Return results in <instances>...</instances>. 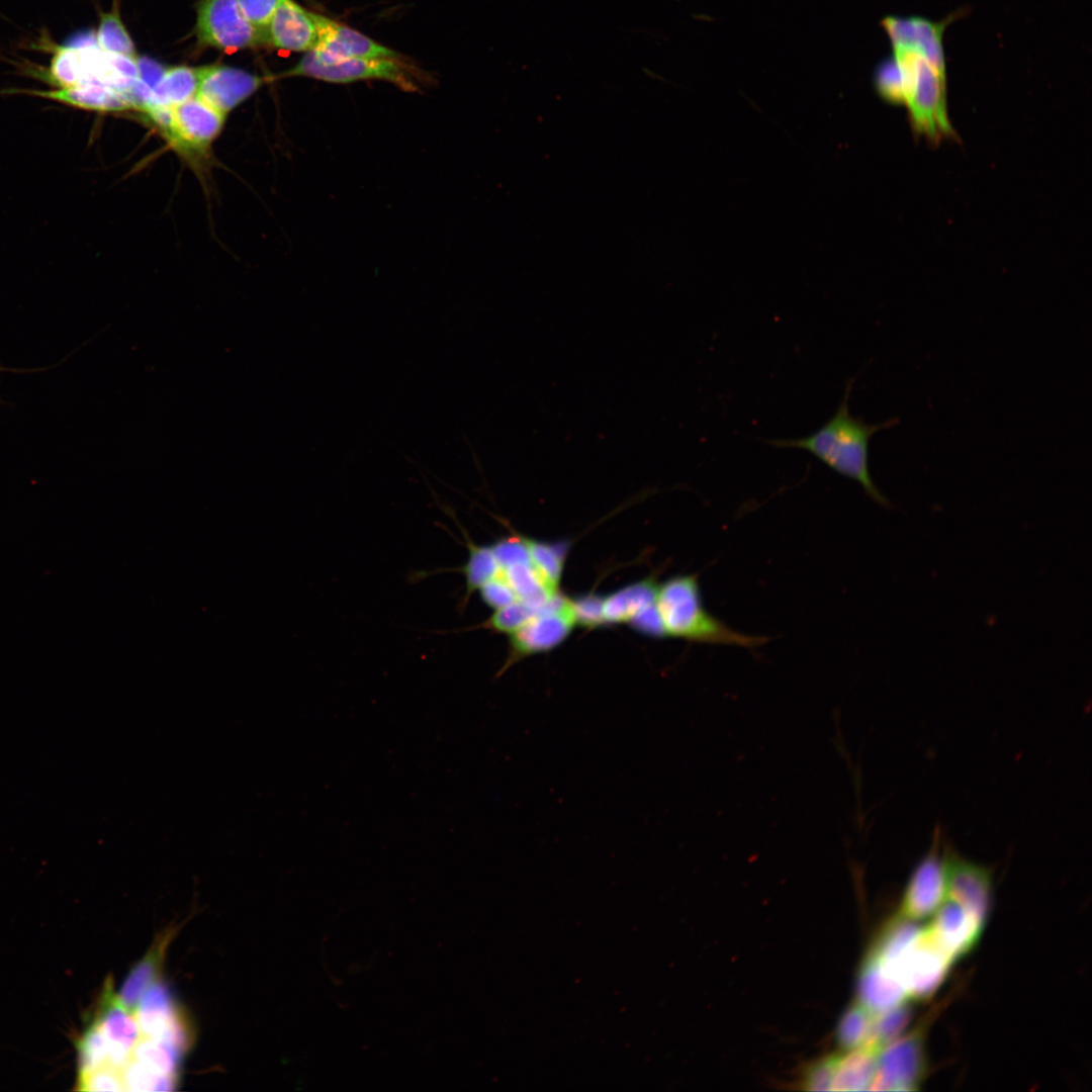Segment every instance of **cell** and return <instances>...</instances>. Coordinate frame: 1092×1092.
<instances>
[{"label": "cell", "instance_id": "obj_1", "mask_svg": "<svg viewBox=\"0 0 1092 1092\" xmlns=\"http://www.w3.org/2000/svg\"><path fill=\"white\" fill-rule=\"evenodd\" d=\"M853 379H848L835 414L812 434L796 439L768 440L777 448L800 449L809 452L834 472L856 481L866 494L883 508L891 509V502L879 490L870 473L869 442L878 432L899 424L898 418L880 424H868L853 417L849 399Z\"/></svg>", "mask_w": 1092, "mask_h": 1092}, {"label": "cell", "instance_id": "obj_2", "mask_svg": "<svg viewBox=\"0 0 1092 1092\" xmlns=\"http://www.w3.org/2000/svg\"><path fill=\"white\" fill-rule=\"evenodd\" d=\"M656 605L666 636L694 643L756 649L768 638L741 633L713 616L704 606L697 575L670 577L658 587Z\"/></svg>", "mask_w": 1092, "mask_h": 1092}, {"label": "cell", "instance_id": "obj_3", "mask_svg": "<svg viewBox=\"0 0 1092 1092\" xmlns=\"http://www.w3.org/2000/svg\"><path fill=\"white\" fill-rule=\"evenodd\" d=\"M904 76L905 101L916 131L936 140L952 134L946 109V78L920 54L893 49Z\"/></svg>", "mask_w": 1092, "mask_h": 1092}, {"label": "cell", "instance_id": "obj_4", "mask_svg": "<svg viewBox=\"0 0 1092 1092\" xmlns=\"http://www.w3.org/2000/svg\"><path fill=\"white\" fill-rule=\"evenodd\" d=\"M281 76L307 77L338 84L382 80L407 92H416L420 89V79L412 68L399 61V58H355L328 64L320 62L306 52L294 67L282 73Z\"/></svg>", "mask_w": 1092, "mask_h": 1092}, {"label": "cell", "instance_id": "obj_5", "mask_svg": "<svg viewBox=\"0 0 1092 1092\" xmlns=\"http://www.w3.org/2000/svg\"><path fill=\"white\" fill-rule=\"evenodd\" d=\"M874 963L902 985L909 999L921 1001L937 992L954 962L934 943L924 927L919 937L895 959L885 964Z\"/></svg>", "mask_w": 1092, "mask_h": 1092}, {"label": "cell", "instance_id": "obj_6", "mask_svg": "<svg viewBox=\"0 0 1092 1092\" xmlns=\"http://www.w3.org/2000/svg\"><path fill=\"white\" fill-rule=\"evenodd\" d=\"M575 625L570 599L559 593L524 626L510 634L508 657L496 677L513 664L560 645Z\"/></svg>", "mask_w": 1092, "mask_h": 1092}, {"label": "cell", "instance_id": "obj_7", "mask_svg": "<svg viewBox=\"0 0 1092 1092\" xmlns=\"http://www.w3.org/2000/svg\"><path fill=\"white\" fill-rule=\"evenodd\" d=\"M924 1027L919 1025L883 1046L869 1090H918L927 1074Z\"/></svg>", "mask_w": 1092, "mask_h": 1092}, {"label": "cell", "instance_id": "obj_8", "mask_svg": "<svg viewBox=\"0 0 1092 1092\" xmlns=\"http://www.w3.org/2000/svg\"><path fill=\"white\" fill-rule=\"evenodd\" d=\"M225 116L195 95L171 107L159 129L180 154L201 157L220 133Z\"/></svg>", "mask_w": 1092, "mask_h": 1092}, {"label": "cell", "instance_id": "obj_9", "mask_svg": "<svg viewBox=\"0 0 1092 1092\" xmlns=\"http://www.w3.org/2000/svg\"><path fill=\"white\" fill-rule=\"evenodd\" d=\"M199 39L224 51L253 47L266 39L243 14L238 0H202L197 17Z\"/></svg>", "mask_w": 1092, "mask_h": 1092}, {"label": "cell", "instance_id": "obj_10", "mask_svg": "<svg viewBox=\"0 0 1092 1092\" xmlns=\"http://www.w3.org/2000/svg\"><path fill=\"white\" fill-rule=\"evenodd\" d=\"M946 898V870L940 839L914 868L901 900L899 914L920 921L933 915Z\"/></svg>", "mask_w": 1092, "mask_h": 1092}, {"label": "cell", "instance_id": "obj_11", "mask_svg": "<svg viewBox=\"0 0 1092 1092\" xmlns=\"http://www.w3.org/2000/svg\"><path fill=\"white\" fill-rule=\"evenodd\" d=\"M946 896L960 904L984 929L992 905V873L984 866L944 850Z\"/></svg>", "mask_w": 1092, "mask_h": 1092}, {"label": "cell", "instance_id": "obj_12", "mask_svg": "<svg viewBox=\"0 0 1092 1092\" xmlns=\"http://www.w3.org/2000/svg\"><path fill=\"white\" fill-rule=\"evenodd\" d=\"M134 1016L142 1036L170 1041L184 1053L189 1048L190 1028L164 984L155 983L146 991Z\"/></svg>", "mask_w": 1092, "mask_h": 1092}, {"label": "cell", "instance_id": "obj_13", "mask_svg": "<svg viewBox=\"0 0 1092 1092\" xmlns=\"http://www.w3.org/2000/svg\"><path fill=\"white\" fill-rule=\"evenodd\" d=\"M317 39L309 53L322 63H337L355 58H399L393 50L322 14L313 13Z\"/></svg>", "mask_w": 1092, "mask_h": 1092}, {"label": "cell", "instance_id": "obj_14", "mask_svg": "<svg viewBox=\"0 0 1092 1092\" xmlns=\"http://www.w3.org/2000/svg\"><path fill=\"white\" fill-rule=\"evenodd\" d=\"M954 16L949 15L939 22L918 16H887L882 19V26L893 49L922 55L939 75L946 78L942 35Z\"/></svg>", "mask_w": 1092, "mask_h": 1092}, {"label": "cell", "instance_id": "obj_15", "mask_svg": "<svg viewBox=\"0 0 1092 1092\" xmlns=\"http://www.w3.org/2000/svg\"><path fill=\"white\" fill-rule=\"evenodd\" d=\"M99 1003L94 1019L108 1042V1065L120 1071L130 1060L132 1048L141 1037L139 1024L134 1014L112 993L110 980L105 983Z\"/></svg>", "mask_w": 1092, "mask_h": 1092}, {"label": "cell", "instance_id": "obj_16", "mask_svg": "<svg viewBox=\"0 0 1092 1092\" xmlns=\"http://www.w3.org/2000/svg\"><path fill=\"white\" fill-rule=\"evenodd\" d=\"M261 83L260 77L240 69L207 66L199 68L196 95L226 115L252 95Z\"/></svg>", "mask_w": 1092, "mask_h": 1092}, {"label": "cell", "instance_id": "obj_17", "mask_svg": "<svg viewBox=\"0 0 1092 1092\" xmlns=\"http://www.w3.org/2000/svg\"><path fill=\"white\" fill-rule=\"evenodd\" d=\"M926 930L934 943L956 962L977 945L984 929L960 904L948 899L938 908Z\"/></svg>", "mask_w": 1092, "mask_h": 1092}, {"label": "cell", "instance_id": "obj_18", "mask_svg": "<svg viewBox=\"0 0 1092 1092\" xmlns=\"http://www.w3.org/2000/svg\"><path fill=\"white\" fill-rule=\"evenodd\" d=\"M267 40L290 52H309L317 39L313 12L293 0H281L266 28Z\"/></svg>", "mask_w": 1092, "mask_h": 1092}, {"label": "cell", "instance_id": "obj_19", "mask_svg": "<svg viewBox=\"0 0 1092 1092\" xmlns=\"http://www.w3.org/2000/svg\"><path fill=\"white\" fill-rule=\"evenodd\" d=\"M174 932L175 929L172 928L164 930L125 978L117 997L121 1004L131 1013L134 1014L144 994L158 978L166 949Z\"/></svg>", "mask_w": 1092, "mask_h": 1092}, {"label": "cell", "instance_id": "obj_20", "mask_svg": "<svg viewBox=\"0 0 1092 1092\" xmlns=\"http://www.w3.org/2000/svg\"><path fill=\"white\" fill-rule=\"evenodd\" d=\"M902 985L866 960L858 981V1000L873 1013H881L908 1000Z\"/></svg>", "mask_w": 1092, "mask_h": 1092}, {"label": "cell", "instance_id": "obj_21", "mask_svg": "<svg viewBox=\"0 0 1092 1092\" xmlns=\"http://www.w3.org/2000/svg\"><path fill=\"white\" fill-rule=\"evenodd\" d=\"M879 1050L863 1045L837 1055L831 1090H869L875 1077Z\"/></svg>", "mask_w": 1092, "mask_h": 1092}, {"label": "cell", "instance_id": "obj_22", "mask_svg": "<svg viewBox=\"0 0 1092 1092\" xmlns=\"http://www.w3.org/2000/svg\"><path fill=\"white\" fill-rule=\"evenodd\" d=\"M659 585L652 577L628 584L603 600L606 624L628 623L644 608L656 603Z\"/></svg>", "mask_w": 1092, "mask_h": 1092}, {"label": "cell", "instance_id": "obj_23", "mask_svg": "<svg viewBox=\"0 0 1092 1092\" xmlns=\"http://www.w3.org/2000/svg\"><path fill=\"white\" fill-rule=\"evenodd\" d=\"M496 575H500L506 579L518 600L538 610L544 609L558 594V592H553L548 587L530 559L498 568Z\"/></svg>", "mask_w": 1092, "mask_h": 1092}, {"label": "cell", "instance_id": "obj_24", "mask_svg": "<svg viewBox=\"0 0 1092 1092\" xmlns=\"http://www.w3.org/2000/svg\"><path fill=\"white\" fill-rule=\"evenodd\" d=\"M462 534L468 552L467 559L462 566L446 571L459 572L464 576L465 590L462 607H465L471 596L497 574L498 566L490 545L476 544L465 532Z\"/></svg>", "mask_w": 1092, "mask_h": 1092}, {"label": "cell", "instance_id": "obj_25", "mask_svg": "<svg viewBox=\"0 0 1092 1092\" xmlns=\"http://www.w3.org/2000/svg\"><path fill=\"white\" fill-rule=\"evenodd\" d=\"M198 80L199 68L178 66L167 69L153 89V101L148 109L156 106L173 107L195 96Z\"/></svg>", "mask_w": 1092, "mask_h": 1092}, {"label": "cell", "instance_id": "obj_26", "mask_svg": "<svg viewBox=\"0 0 1092 1092\" xmlns=\"http://www.w3.org/2000/svg\"><path fill=\"white\" fill-rule=\"evenodd\" d=\"M532 565L553 592H558L569 543L525 538Z\"/></svg>", "mask_w": 1092, "mask_h": 1092}, {"label": "cell", "instance_id": "obj_27", "mask_svg": "<svg viewBox=\"0 0 1092 1092\" xmlns=\"http://www.w3.org/2000/svg\"><path fill=\"white\" fill-rule=\"evenodd\" d=\"M183 1055L184 1052L170 1041L141 1035L130 1059L156 1073L177 1076Z\"/></svg>", "mask_w": 1092, "mask_h": 1092}, {"label": "cell", "instance_id": "obj_28", "mask_svg": "<svg viewBox=\"0 0 1092 1092\" xmlns=\"http://www.w3.org/2000/svg\"><path fill=\"white\" fill-rule=\"evenodd\" d=\"M914 1014L908 1000L875 1015L870 1040L867 1045L881 1050L886 1044L902 1035L909 1026Z\"/></svg>", "mask_w": 1092, "mask_h": 1092}, {"label": "cell", "instance_id": "obj_29", "mask_svg": "<svg viewBox=\"0 0 1092 1092\" xmlns=\"http://www.w3.org/2000/svg\"><path fill=\"white\" fill-rule=\"evenodd\" d=\"M76 1043L78 1077L108 1065V1042L95 1019L85 1028Z\"/></svg>", "mask_w": 1092, "mask_h": 1092}, {"label": "cell", "instance_id": "obj_30", "mask_svg": "<svg viewBox=\"0 0 1092 1092\" xmlns=\"http://www.w3.org/2000/svg\"><path fill=\"white\" fill-rule=\"evenodd\" d=\"M875 1015L876 1013H873L859 1002L850 1007L838 1026L837 1036L842 1046L850 1050L867 1045L870 1040Z\"/></svg>", "mask_w": 1092, "mask_h": 1092}, {"label": "cell", "instance_id": "obj_31", "mask_svg": "<svg viewBox=\"0 0 1092 1092\" xmlns=\"http://www.w3.org/2000/svg\"><path fill=\"white\" fill-rule=\"evenodd\" d=\"M120 1074L126 1091H170L177 1084V1076L156 1073L132 1059Z\"/></svg>", "mask_w": 1092, "mask_h": 1092}, {"label": "cell", "instance_id": "obj_32", "mask_svg": "<svg viewBox=\"0 0 1092 1092\" xmlns=\"http://www.w3.org/2000/svg\"><path fill=\"white\" fill-rule=\"evenodd\" d=\"M95 38L97 44L106 52L136 57L131 38L114 11L102 15Z\"/></svg>", "mask_w": 1092, "mask_h": 1092}, {"label": "cell", "instance_id": "obj_33", "mask_svg": "<svg viewBox=\"0 0 1092 1092\" xmlns=\"http://www.w3.org/2000/svg\"><path fill=\"white\" fill-rule=\"evenodd\" d=\"M540 611L517 600L505 607L493 610L491 616L480 627L510 635L524 626Z\"/></svg>", "mask_w": 1092, "mask_h": 1092}, {"label": "cell", "instance_id": "obj_34", "mask_svg": "<svg viewBox=\"0 0 1092 1092\" xmlns=\"http://www.w3.org/2000/svg\"><path fill=\"white\" fill-rule=\"evenodd\" d=\"M875 86L879 94L892 103L905 101L904 77L894 55L884 59L875 70Z\"/></svg>", "mask_w": 1092, "mask_h": 1092}, {"label": "cell", "instance_id": "obj_35", "mask_svg": "<svg viewBox=\"0 0 1092 1092\" xmlns=\"http://www.w3.org/2000/svg\"><path fill=\"white\" fill-rule=\"evenodd\" d=\"M603 600L594 593L570 599L575 624L587 629L607 625L603 616Z\"/></svg>", "mask_w": 1092, "mask_h": 1092}, {"label": "cell", "instance_id": "obj_36", "mask_svg": "<svg viewBox=\"0 0 1092 1092\" xmlns=\"http://www.w3.org/2000/svg\"><path fill=\"white\" fill-rule=\"evenodd\" d=\"M77 1089L81 1091H125L120 1071L109 1065L79 1076Z\"/></svg>", "mask_w": 1092, "mask_h": 1092}, {"label": "cell", "instance_id": "obj_37", "mask_svg": "<svg viewBox=\"0 0 1092 1092\" xmlns=\"http://www.w3.org/2000/svg\"><path fill=\"white\" fill-rule=\"evenodd\" d=\"M837 1055L829 1056L809 1067L801 1084L806 1090H831Z\"/></svg>", "mask_w": 1092, "mask_h": 1092}, {"label": "cell", "instance_id": "obj_38", "mask_svg": "<svg viewBox=\"0 0 1092 1092\" xmlns=\"http://www.w3.org/2000/svg\"><path fill=\"white\" fill-rule=\"evenodd\" d=\"M477 592L481 601L489 608L496 610L518 600L516 594L500 575H495L483 583Z\"/></svg>", "mask_w": 1092, "mask_h": 1092}, {"label": "cell", "instance_id": "obj_39", "mask_svg": "<svg viewBox=\"0 0 1092 1092\" xmlns=\"http://www.w3.org/2000/svg\"><path fill=\"white\" fill-rule=\"evenodd\" d=\"M238 2L250 23L266 35L267 25L281 0H238Z\"/></svg>", "mask_w": 1092, "mask_h": 1092}, {"label": "cell", "instance_id": "obj_40", "mask_svg": "<svg viewBox=\"0 0 1092 1092\" xmlns=\"http://www.w3.org/2000/svg\"><path fill=\"white\" fill-rule=\"evenodd\" d=\"M628 623L633 629L647 636L666 637L656 603L641 610Z\"/></svg>", "mask_w": 1092, "mask_h": 1092}, {"label": "cell", "instance_id": "obj_41", "mask_svg": "<svg viewBox=\"0 0 1092 1092\" xmlns=\"http://www.w3.org/2000/svg\"><path fill=\"white\" fill-rule=\"evenodd\" d=\"M140 80L149 85L152 90L163 77L167 69L149 58L138 59Z\"/></svg>", "mask_w": 1092, "mask_h": 1092}]
</instances>
